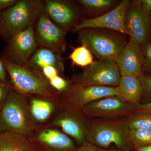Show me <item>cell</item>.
Listing matches in <instances>:
<instances>
[{
  "mask_svg": "<svg viewBox=\"0 0 151 151\" xmlns=\"http://www.w3.org/2000/svg\"><path fill=\"white\" fill-rule=\"evenodd\" d=\"M143 89V96L147 101L151 99V76L142 74L138 77Z\"/></svg>",
  "mask_w": 151,
  "mask_h": 151,
  "instance_id": "cell-26",
  "label": "cell"
},
{
  "mask_svg": "<svg viewBox=\"0 0 151 151\" xmlns=\"http://www.w3.org/2000/svg\"><path fill=\"white\" fill-rule=\"evenodd\" d=\"M44 11L58 26L67 32L74 27L77 18V11L70 3L60 0L44 1Z\"/></svg>",
  "mask_w": 151,
  "mask_h": 151,
  "instance_id": "cell-14",
  "label": "cell"
},
{
  "mask_svg": "<svg viewBox=\"0 0 151 151\" xmlns=\"http://www.w3.org/2000/svg\"><path fill=\"white\" fill-rule=\"evenodd\" d=\"M111 96L122 97L118 86L75 87L68 85L67 89L62 92L61 99L63 106L81 109L89 103Z\"/></svg>",
  "mask_w": 151,
  "mask_h": 151,
  "instance_id": "cell-10",
  "label": "cell"
},
{
  "mask_svg": "<svg viewBox=\"0 0 151 151\" xmlns=\"http://www.w3.org/2000/svg\"><path fill=\"white\" fill-rule=\"evenodd\" d=\"M27 65L39 71V70L47 66H53L59 72H63L64 70V65L60 55L43 47L36 50Z\"/></svg>",
  "mask_w": 151,
  "mask_h": 151,
  "instance_id": "cell-17",
  "label": "cell"
},
{
  "mask_svg": "<svg viewBox=\"0 0 151 151\" xmlns=\"http://www.w3.org/2000/svg\"><path fill=\"white\" fill-rule=\"evenodd\" d=\"M2 56L7 61L18 65H26L37 50L38 44L34 26L18 33L6 42Z\"/></svg>",
  "mask_w": 151,
  "mask_h": 151,
  "instance_id": "cell-8",
  "label": "cell"
},
{
  "mask_svg": "<svg viewBox=\"0 0 151 151\" xmlns=\"http://www.w3.org/2000/svg\"><path fill=\"white\" fill-rule=\"evenodd\" d=\"M16 1V0H0V14L13 5Z\"/></svg>",
  "mask_w": 151,
  "mask_h": 151,
  "instance_id": "cell-35",
  "label": "cell"
},
{
  "mask_svg": "<svg viewBox=\"0 0 151 151\" xmlns=\"http://www.w3.org/2000/svg\"><path fill=\"white\" fill-rule=\"evenodd\" d=\"M115 61L121 76L139 77L143 74L145 52L139 47L129 42L124 46Z\"/></svg>",
  "mask_w": 151,
  "mask_h": 151,
  "instance_id": "cell-13",
  "label": "cell"
},
{
  "mask_svg": "<svg viewBox=\"0 0 151 151\" xmlns=\"http://www.w3.org/2000/svg\"><path fill=\"white\" fill-rule=\"evenodd\" d=\"M49 81L52 87L59 92L65 91L69 85L68 82L59 76L52 78Z\"/></svg>",
  "mask_w": 151,
  "mask_h": 151,
  "instance_id": "cell-27",
  "label": "cell"
},
{
  "mask_svg": "<svg viewBox=\"0 0 151 151\" xmlns=\"http://www.w3.org/2000/svg\"><path fill=\"white\" fill-rule=\"evenodd\" d=\"M128 126L130 130L139 128L151 129V113L134 112L127 117Z\"/></svg>",
  "mask_w": 151,
  "mask_h": 151,
  "instance_id": "cell-22",
  "label": "cell"
},
{
  "mask_svg": "<svg viewBox=\"0 0 151 151\" xmlns=\"http://www.w3.org/2000/svg\"><path fill=\"white\" fill-rule=\"evenodd\" d=\"M38 142L47 151H73L76 148L66 134L54 129H45L39 133Z\"/></svg>",
  "mask_w": 151,
  "mask_h": 151,
  "instance_id": "cell-15",
  "label": "cell"
},
{
  "mask_svg": "<svg viewBox=\"0 0 151 151\" xmlns=\"http://www.w3.org/2000/svg\"><path fill=\"white\" fill-rule=\"evenodd\" d=\"M91 119L81 109L63 105L62 110L57 114L52 125L60 127L66 134L75 140L79 145L86 141Z\"/></svg>",
  "mask_w": 151,
  "mask_h": 151,
  "instance_id": "cell-11",
  "label": "cell"
},
{
  "mask_svg": "<svg viewBox=\"0 0 151 151\" xmlns=\"http://www.w3.org/2000/svg\"><path fill=\"white\" fill-rule=\"evenodd\" d=\"M73 151H98V148L92 143L86 141L79 147L76 148Z\"/></svg>",
  "mask_w": 151,
  "mask_h": 151,
  "instance_id": "cell-31",
  "label": "cell"
},
{
  "mask_svg": "<svg viewBox=\"0 0 151 151\" xmlns=\"http://www.w3.org/2000/svg\"><path fill=\"white\" fill-rule=\"evenodd\" d=\"M145 61L143 65V74L147 76L151 74V42L145 48Z\"/></svg>",
  "mask_w": 151,
  "mask_h": 151,
  "instance_id": "cell-28",
  "label": "cell"
},
{
  "mask_svg": "<svg viewBox=\"0 0 151 151\" xmlns=\"http://www.w3.org/2000/svg\"><path fill=\"white\" fill-rule=\"evenodd\" d=\"M135 150V151H151V145L143 146Z\"/></svg>",
  "mask_w": 151,
  "mask_h": 151,
  "instance_id": "cell-36",
  "label": "cell"
},
{
  "mask_svg": "<svg viewBox=\"0 0 151 151\" xmlns=\"http://www.w3.org/2000/svg\"><path fill=\"white\" fill-rule=\"evenodd\" d=\"M81 110L90 119L127 118L135 112L134 105L118 96L99 99L85 105Z\"/></svg>",
  "mask_w": 151,
  "mask_h": 151,
  "instance_id": "cell-9",
  "label": "cell"
},
{
  "mask_svg": "<svg viewBox=\"0 0 151 151\" xmlns=\"http://www.w3.org/2000/svg\"><path fill=\"white\" fill-rule=\"evenodd\" d=\"M125 15L119 17L113 21L110 22L103 26L101 28L108 29L128 35V31L125 24Z\"/></svg>",
  "mask_w": 151,
  "mask_h": 151,
  "instance_id": "cell-25",
  "label": "cell"
},
{
  "mask_svg": "<svg viewBox=\"0 0 151 151\" xmlns=\"http://www.w3.org/2000/svg\"><path fill=\"white\" fill-rule=\"evenodd\" d=\"M54 106L50 101L43 99H33L31 101V113L35 121L45 122L54 110Z\"/></svg>",
  "mask_w": 151,
  "mask_h": 151,
  "instance_id": "cell-20",
  "label": "cell"
},
{
  "mask_svg": "<svg viewBox=\"0 0 151 151\" xmlns=\"http://www.w3.org/2000/svg\"><path fill=\"white\" fill-rule=\"evenodd\" d=\"M98 151H125L118 149H103L98 148Z\"/></svg>",
  "mask_w": 151,
  "mask_h": 151,
  "instance_id": "cell-37",
  "label": "cell"
},
{
  "mask_svg": "<svg viewBox=\"0 0 151 151\" xmlns=\"http://www.w3.org/2000/svg\"><path fill=\"white\" fill-rule=\"evenodd\" d=\"M135 112H149L151 113V101L147 103L134 105Z\"/></svg>",
  "mask_w": 151,
  "mask_h": 151,
  "instance_id": "cell-32",
  "label": "cell"
},
{
  "mask_svg": "<svg viewBox=\"0 0 151 151\" xmlns=\"http://www.w3.org/2000/svg\"><path fill=\"white\" fill-rule=\"evenodd\" d=\"M131 141L135 150L151 145V129L139 128L130 131Z\"/></svg>",
  "mask_w": 151,
  "mask_h": 151,
  "instance_id": "cell-23",
  "label": "cell"
},
{
  "mask_svg": "<svg viewBox=\"0 0 151 151\" xmlns=\"http://www.w3.org/2000/svg\"><path fill=\"white\" fill-rule=\"evenodd\" d=\"M121 76L115 60H99L86 67L81 73L73 76L68 83L69 86L75 87L118 86Z\"/></svg>",
  "mask_w": 151,
  "mask_h": 151,
  "instance_id": "cell-6",
  "label": "cell"
},
{
  "mask_svg": "<svg viewBox=\"0 0 151 151\" xmlns=\"http://www.w3.org/2000/svg\"><path fill=\"white\" fill-rule=\"evenodd\" d=\"M41 73L44 76L49 80L52 78L58 76L59 71L55 68L52 66H47L42 68Z\"/></svg>",
  "mask_w": 151,
  "mask_h": 151,
  "instance_id": "cell-30",
  "label": "cell"
},
{
  "mask_svg": "<svg viewBox=\"0 0 151 151\" xmlns=\"http://www.w3.org/2000/svg\"><path fill=\"white\" fill-rule=\"evenodd\" d=\"M78 2L85 9L90 10L107 8L113 4L111 0H79Z\"/></svg>",
  "mask_w": 151,
  "mask_h": 151,
  "instance_id": "cell-24",
  "label": "cell"
},
{
  "mask_svg": "<svg viewBox=\"0 0 151 151\" xmlns=\"http://www.w3.org/2000/svg\"><path fill=\"white\" fill-rule=\"evenodd\" d=\"M150 19L151 26V13L150 14Z\"/></svg>",
  "mask_w": 151,
  "mask_h": 151,
  "instance_id": "cell-38",
  "label": "cell"
},
{
  "mask_svg": "<svg viewBox=\"0 0 151 151\" xmlns=\"http://www.w3.org/2000/svg\"><path fill=\"white\" fill-rule=\"evenodd\" d=\"M69 58L73 64L81 67H87L94 62L92 53L83 45L74 49Z\"/></svg>",
  "mask_w": 151,
  "mask_h": 151,
  "instance_id": "cell-21",
  "label": "cell"
},
{
  "mask_svg": "<svg viewBox=\"0 0 151 151\" xmlns=\"http://www.w3.org/2000/svg\"><path fill=\"white\" fill-rule=\"evenodd\" d=\"M130 2L129 0H124L112 10L104 15L84 20L74 26L73 29V32H78L81 29H86L101 28L110 22L125 15Z\"/></svg>",
  "mask_w": 151,
  "mask_h": 151,
  "instance_id": "cell-16",
  "label": "cell"
},
{
  "mask_svg": "<svg viewBox=\"0 0 151 151\" xmlns=\"http://www.w3.org/2000/svg\"><path fill=\"white\" fill-rule=\"evenodd\" d=\"M127 118L91 119L86 141L98 148L106 149L111 145L117 149L130 151L134 149Z\"/></svg>",
  "mask_w": 151,
  "mask_h": 151,
  "instance_id": "cell-1",
  "label": "cell"
},
{
  "mask_svg": "<svg viewBox=\"0 0 151 151\" xmlns=\"http://www.w3.org/2000/svg\"><path fill=\"white\" fill-rule=\"evenodd\" d=\"M140 1L143 12L150 17L151 13V0H140Z\"/></svg>",
  "mask_w": 151,
  "mask_h": 151,
  "instance_id": "cell-34",
  "label": "cell"
},
{
  "mask_svg": "<svg viewBox=\"0 0 151 151\" xmlns=\"http://www.w3.org/2000/svg\"><path fill=\"white\" fill-rule=\"evenodd\" d=\"M44 2L40 0H19L0 14V36L6 42L14 35L34 26Z\"/></svg>",
  "mask_w": 151,
  "mask_h": 151,
  "instance_id": "cell-2",
  "label": "cell"
},
{
  "mask_svg": "<svg viewBox=\"0 0 151 151\" xmlns=\"http://www.w3.org/2000/svg\"><path fill=\"white\" fill-rule=\"evenodd\" d=\"M118 86L124 100L134 105L141 103L143 89L138 77L121 76Z\"/></svg>",
  "mask_w": 151,
  "mask_h": 151,
  "instance_id": "cell-18",
  "label": "cell"
},
{
  "mask_svg": "<svg viewBox=\"0 0 151 151\" xmlns=\"http://www.w3.org/2000/svg\"><path fill=\"white\" fill-rule=\"evenodd\" d=\"M5 65L2 55H0V81L3 82H9L6 78V72Z\"/></svg>",
  "mask_w": 151,
  "mask_h": 151,
  "instance_id": "cell-33",
  "label": "cell"
},
{
  "mask_svg": "<svg viewBox=\"0 0 151 151\" xmlns=\"http://www.w3.org/2000/svg\"><path fill=\"white\" fill-rule=\"evenodd\" d=\"M4 60L10 83L17 92L24 96L35 95L46 99L54 98L55 92L41 72L27 65H17L4 58Z\"/></svg>",
  "mask_w": 151,
  "mask_h": 151,
  "instance_id": "cell-4",
  "label": "cell"
},
{
  "mask_svg": "<svg viewBox=\"0 0 151 151\" xmlns=\"http://www.w3.org/2000/svg\"><path fill=\"white\" fill-rule=\"evenodd\" d=\"M12 88L10 82L0 81V111L5 102L9 92Z\"/></svg>",
  "mask_w": 151,
  "mask_h": 151,
  "instance_id": "cell-29",
  "label": "cell"
},
{
  "mask_svg": "<svg viewBox=\"0 0 151 151\" xmlns=\"http://www.w3.org/2000/svg\"><path fill=\"white\" fill-rule=\"evenodd\" d=\"M78 38L99 60H116L127 44L124 34L100 28L86 29L78 32Z\"/></svg>",
  "mask_w": 151,
  "mask_h": 151,
  "instance_id": "cell-5",
  "label": "cell"
},
{
  "mask_svg": "<svg viewBox=\"0 0 151 151\" xmlns=\"http://www.w3.org/2000/svg\"><path fill=\"white\" fill-rule=\"evenodd\" d=\"M36 128L24 96L12 88L0 111V133L8 132L24 136Z\"/></svg>",
  "mask_w": 151,
  "mask_h": 151,
  "instance_id": "cell-3",
  "label": "cell"
},
{
  "mask_svg": "<svg viewBox=\"0 0 151 151\" xmlns=\"http://www.w3.org/2000/svg\"><path fill=\"white\" fill-rule=\"evenodd\" d=\"M125 22L130 37L129 42L145 50L151 42V22L150 17L142 9L140 1H130Z\"/></svg>",
  "mask_w": 151,
  "mask_h": 151,
  "instance_id": "cell-7",
  "label": "cell"
},
{
  "mask_svg": "<svg viewBox=\"0 0 151 151\" xmlns=\"http://www.w3.org/2000/svg\"><path fill=\"white\" fill-rule=\"evenodd\" d=\"M34 32L38 45L60 55L65 51L66 32L49 18L44 8L37 20Z\"/></svg>",
  "mask_w": 151,
  "mask_h": 151,
  "instance_id": "cell-12",
  "label": "cell"
},
{
  "mask_svg": "<svg viewBox=\"0 0 151 151\" xmlns=\"http://www.w3.org/2000/svg\"><path fill=\"white\" fill-rule=\"evenodd\" d=\"M0 151H40L24 135L12 132L0 133Z\"/></svg>",
  "mask_w": 151,
  "mask_h": 151,
  "instance_id": "cell-19",
  "label": "cell"
}]
</instances>
